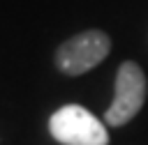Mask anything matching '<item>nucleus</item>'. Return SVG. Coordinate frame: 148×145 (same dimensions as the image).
Masks as SVG:
<instances>
[{"label": "nucleus", "instance_id": "1", "mask_svg": "<svg viewBox=\"0 0 148 145\" xmlns=\"http://www.w3.org/2000/svg\"><path fill=\"white\" fill-rule=\"evenodd\" d=\"M49 131L62 145H109V131L102 120L79 104L58 108L49 120Z\"/></svg>", "mask_w": 148, "mask_h": 145}, {"label": "nucleus", "instance_id": "2", "mask_svg": "<svg viewBox=\"0 0 148 145\" xmlns=\"http://www.w3.org/2000/svg\"><path fill=\"white\" fill-rule=\"evenodd\" d=\"M111 51V39L102 30H86L67 41H62L56 51V64L67 76H81L95 69Z\"/></svg>", "mask_w": 148, "mask_h": 145}, {"label": "nucleus", "instance_id": "3", "mask_svg": "<svg viewBox=\"0 0 148 145\" xmlns=\"http://www.w3.org/2000/svg\"><path fill=\"white\" fill-rule=\"evenodd\" d=\"M143 101H146V74L136 62L127 60L118 67V74H116L113 101L104 113L106 124L111 127L127 124L141 110Z\"/></svg>", "mask_w": 148, "mask_h": 145}]
</instances>
